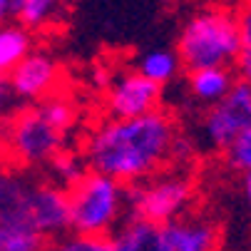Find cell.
<instances>
[{"mask_svg":"<svg viewBox=\"0 0 251 251\" xmlns=\"http://www.w3.org/2000/svg\"><path fill=\"white\" fill-rule=\"evenodd\" d=\"M176 134V125L164 110L132 120L107 117L87 132L80 152L90 172L110 176L122 187H132L172 162Z\"/></svg>","mask_w":251,"mask_h":251,"instance_id":"6da1fadb","label":"cell"},{"mask_svg":"<svg viewBox=\"0 0 251 251\" xmlns=\"http://www.w3.org/2000/svg\"><path fill=\"white\" fill-rule=\"evenodd\" d=\"M184 70L231 67L239 52V18L226 8H201L179 30L176 48Z\"/></svg>","mask_w":251,"mask_h":251,"instance_id":"7a4b0ae2","label":"cell"},{"mask_svg":"<svg viewBox=\"0 0 251 251\" xmlns=\"http://www.w3.org/2000/svg\"><path fill=\"white\" fill-rule=\"evenodd\" d=\"M70 231L82 236H112L127 211V187L115 179L87 172L67 189Z\"/></svg>","mask_w":251,"mask_h":251,"instance_id":"3957f363","label":"cell"},{"mask_svg":"<svg viewBox=\"0 0 251 251\" xmlns=\"http://www.w3.org/2000/svg\"><path fill=\"white\" fill-rule=\"evenodd\" d=\"M67 134L55 129L40 104H25L0 122V150L18 167H43L65 150Z\"/></svg>","mask_w":251,"mask_h":251,"instance_id":"277c9868","label":"cell"},{"mask_svg":"<svg viewBox=\"0 0 251 251\" xmlns=\"http://www.w3.org/2000/svg\"><path fill=\"white\" fill-rule=\"evenodd\" d=\"M192 201H194V179L179 169H162L127 187L129 217L162 226L187 214Z\"/></svg>","mask_w":251,"mask_h":251,"instance_id":"5b68a950","label":"cell"},{"mask_svg":"<svg viewBox=\"0 0 251 251\" xmlns=\"http://www.w3.org/2000/svg\"><path fill=\"white\" fill-rule=\"evenodd\" d=\"M249 127H251V85L236 80L234 87L219 102L206 107V115L201 120V137L211 150L226 152Z\"/></svg>","mask_w":251,"mask_h":251,"instance_id":"8992f818","label":"cell"},{"mask_svg":"<svg viewBox=\"0 0 251 251\" xmlns=\"http://www.w3.org/2000/svg\"><path fill=\"white\" fill-rule=\"evenodd\" d=\"M162 87L150 82L137 70H122L104 87V112L110 120H132L159 110Z\"/></svg>","mask_w":251,"mask_h":251,"instance_id":"52a82bcc","label":"cell"},{"mask_svg":"<svg viewBox=\"0 0 251 251\" xmlns=\"http://www.w3.org/2000/svg\"><path fill=\"white\" fill-rule=\"evenodd\" d=\"M13 100L40 102L57 92L62 80V65L48 50H30L5 77Z\"/></svg>","mask_w":251,"mask_h":251,"instance_id":"ba28073f","label":"cell"},{"mask_svg":"<svg viewBox=\"0 0 251 251\" xmlns=\"http://www.w3.org/2000/svg\"><path fill=\"white\" fill-rule=\"evenodd\" d=\"M30 226L38 234H43L48 241L70 234L67 189L52 182H35L30 199Z\"/></svg>","mask_w":251,"mask_h":251,"instance_id":"9c48e42d","label":"cell"},{"mask_svg":"<svg viewBox=\"0 0 251 251\" xmlns=\"http://www.w3.org/2000/svg\"><path fill=\"white\" fill-rule=\"evenodd\" d=\"M167 241L172 251H217L219 249V226L201 214H182L174 222L164 224Z\"/></svg>","mask_w":251,"mask_h":251,"instance_id":"30bf717a","label":"cell"},{"mask_svg":"<svg viewBox=\"0 0 251 251\" xmlns=\"http://www.w3.org/2000/svg\"><path fill=\"white\" fill-rule=\"evenodd\" d=\"M35 182L20 169L0 167V226H30V199Z\"/></svg>","mask_w":251,"mask_h":251,"instance_id":"8fae6325","label":"cell"},{"mask_svg":"<svg viewBox=\"0 0 251 251\" xmlns=\"http://www.w3.org/2000/svg\"><path fill=\"white\" fill-rule=\"evenodd\" d=\"M112 241L117 251H172L162 224H152L134 217H129L115 229Z\"/></svg>","mask_w":251,"mask_h":251,"instance_id":"7c38bea8","label":"cell"},{"mask_svg":"<svg viewBox=\"0 0 251 251\" xmlns=\"http://www.w3.org/2000/svg\"><path fill=\"white\" fill-rule=\"evenodd\" d=\"M236 82V75L231 67H204V70H192L189 73V92L197 102L211 107L219 102Z\"/></svg>","mask_w":251,"mask_h":251,"instance_id":"4fadbf2b","label":"cell"},{"mask_svg":"<svg viewBox=\"0 0 251 251\" xmlns=\"http://www.w3.org/2000/svg\"><path fill=\"white\" fill-rule=\"evenodd\" d=\"M8 10L27 32H43L62 15V0H8Z\"/></svg>","mask_w":251,"mask_h":251,"instance_id":"5bb4252c","label":"cell"},{"mask_svg":"<svg viewBox=\"0 0 251 251\" xmlns=\"http://www.w3.org/2000/svg\"><path fill=\"white\" fill-rule=\"evenodd\" d=\"M30 50H35L32 32L20 25H0V77H8Z\"/></svg>","mask_w":251,"mask_h":251,"instance_id":"9a60e30c","label":"cell"},{"mask_svg":"<svg viewBox=\"0 0 251 251\" xmlns=\"http://www.w3.org/2000/svg\"><path fill=\"white\" fill-rule=\"evenodd\" d=\"M179 70H182V65H179V57L174 50H164V48H157V50H150L139 57L137 62V73L145 75L150 82L164 87L169 85L176 75Z\"/></svg>","mask_w":251,"mask_h":251,"instance_id":"2e32d148","label":"cell"},{"mask_svg":"<svg viewBox=\"0 0 251 251\" xmlns=\"http://www.w3.org/2000/svg\"><path fill=\"white\" fill-rule=\"evenodd\" d=\"M48 169H50V176H52V184L62 187V189H70L73 184H77L80 179L90 172L87 169V162L82 157V152H75V150H62L57 152L50 162H48Z\"/></svg>","mask_w":251,"mask_h":251,"instance_id":"e0dca14e","label":"cell"},{"mask_svg":"<svg viewBox=\"0 0 251 251\" xmlns=\"http://www.w3.org/2000/svg\"><path fill=\"white\" fill-rule=\"evenodd\" d=\"M38 104H40L43 115L48 117V122L55 129H60L62 134H70V132L75 129V125H77V104L70 100V97L55 92V95L40 100Z\"/></svg>","mask_w":251,"mask_h":251,"instance_id":"ac0fdd59","label":"cell"},{"mask_svg":"<svg viewBox=\"0 0 251 251\" xmlns=\"http://www.w3.org/2000/svg\"><path fill=\"white\" fill-rule=\"evenodd\" d=\"M48 239L32 226L10 224L0 226V251H48Z\"/></svg>","mask_w":251,"mask_h":251,"instance_id":"d6986e66","label":"cell"},{"mask_svg":"<svg viewBox=\"0 0 251 251\" xmlns=\"http://www.w3.org/2000/svg\"><path fill=\"white\" fill-rule=\"evenodd\" d=\"M236 18H239V52L234 60L236 67L234 75L236 80L251 85V0Z\"/></svg>","mask_w":251,"mask_h":251,"instance_id":"ffe728a7","label":"cell"},{"mask_svg":"<svg viewBox=\"0 0 251 251\" xmlns=\"http://www.w3.org/2000/svg\"><path fill=\"white\" fill-rule=\"evenodd\" d=\"M48 251H117L112 236H82V234H65L48 244Z\"/></svg>","mask_w":251,"mask_h":251,"instance_id":"44dd1931","label":"cell"},{"mask_svg":"<svg viewBox=\"0 0 251 251\" xmlns=\"http://www.w3.org/2000/svg\"><path fill=\"white\" fill-rule=\"evenodd\" d=\"M224 154H226V162L236 172H241V174H249L251 172V127L234 142V145Z\"/></svg>","mask_w":251,"mask_h":251,"instance_id":"7402d4cb","label":"cell"},{"mask_svg":"<svg viewBox=\"0 0 251 251\" xmlns=\"http://www.w3.org/2000/svg\"><path fill=\"white\" fill-rule=\"evenodd\" d=\"M10 102H13V95H10L8 80L0 77V122H3V120L10 115Z\"/></svg>","mask_w":251,"mask_h":251,"instance_id":"603a6c76","label":"cell"},{"mask_svg":"<svg viewBox=\"0 0 251 251\" xmlns=\"http://www.w3.org/2000/svg\"><path fill=\"white\" fill-rule=\"evenodd\" d=\"M110 70H104V67H95V73H92V80H95V87L104 90L107 85H110Z\"/></svg>","mask_w":251,"mask_h":251,"instance_id":"cb8c5ba5","label":"cell"},{"mask_svg":"<svg viewBox=\"0 0 251 251\" xmlns=\"http://www.w3.org/2000/svg\"><path fill=\"white\" fill-rule=\"evenodd\" d=\"M244 199H246V204L251 209V172L244 174Z\"/></svg>","mask_w":251,"mask_h":251,"instance_id":"d4e9b609","label":"cell"},{"mask_svg":"<svg viewBox=\"0 0 251 251\" xmlns=\"http://www.w3.org/2000/svg\"><path fill=\"white\" fill-rule=\"evenodd\" d=\"M10 18V10H8V0H0V25H5V20Z\"/></svg>","mask_w":251,"mask_h":251,"instance_id":"484cf974","label":"cell"}]
</instances>
